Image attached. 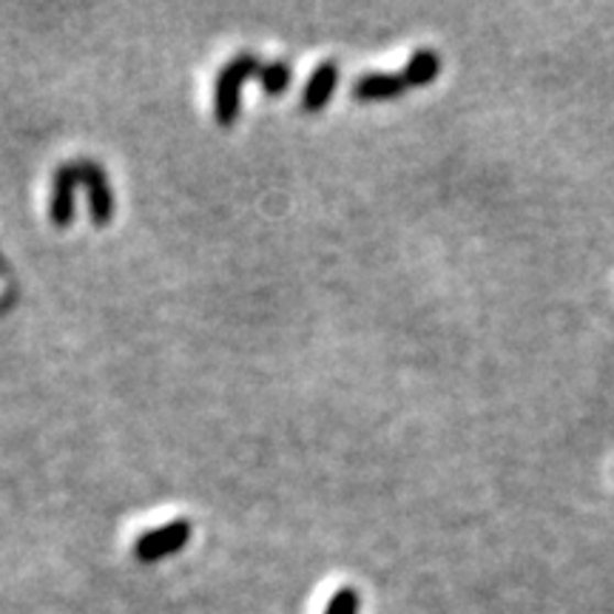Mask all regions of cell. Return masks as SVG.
<instances>
[{
    "instance_id": "obj_5",
    "label": "cell",
    "mask_w": 614,
    "mask_h": 614,
    "mask_svg": "<svg viewBox=\"0 0 614 614\" xmlns=\"http://www.w3.org/2000/svg\"><path fill=\"white\" fill-rule=\"evenodd\" d=\"M336 77H339V68H336V63L328 61V63H321V66H316V72L310 75V83H307L305 97H301V106H305L307 111L321 109V106L330 100V95H333Z\"/></svg>"
},
{
    "instance_id": "obj_8",
    "label": "cell",
    "mask_w": 614,
    "mask_h": 614,
    "mask_svg": "<svg viewBox=\"0 0 614 614\" xmlns=\"http://www.w3.org/2000/svg\"><path fill=\"white\" fill-rule=\"evenodd\" d=\"M260 80L262 86H265L267 95H282L287 83H290V66H287V63H271V66H262Z\"/></svg>"
},
{
    "instance_id": "obj_2",
    "label": "cell",
    "mask_w": 614,
    "mask_h": 614,
    "mask_svg": "<svg viewBox=\"0 0 614 614\" xmlns=\"http://www.w3.org/2000/svg\"><path fill=\"white\" fill-rule=\"evenodd\" d=\"M188 538H191V524H188V520H171L163 529L145 533L143 538L136 540L134 558L143 560V563H154V560L183 549V546L188 544Z\"/></svg>"
},
{
    "instance_id": "obj_9",
    "label": "cell",
    "mask_w": 614,
    "mask_h": 614,
    "mask_svg": "<svg viewBox=\"0 0 614 614\" xmlns=\"http://www.w3.org/2000/svg\"><path fill=\"white\" fill-rule=\"evenodd\" d=\"M325 614H359V594H355V589H341V592H336Z\"/></svg>"
},
{
    "instance_id": "obj_10",
    "label": "cell",
    "mask_w": 614,
    "mask_h": 614,
    "mask_svg": "<svg viewBox=\"0 0 614 614\" xmlns=\"http://www.w3.org/2000/svg\"><path fill=\"white\" fill-rule=\"evenodd\" d=\"M9 299V285L3 279H0V301Z\"/></svg>"
},
{
    "instance_id": "obj_7",
    "label": "cell",
    "mask_w": 614,
    "mask_h": 614,
    "mask_svg": "<svg viewBox=\"0 0 614 614\" xmlns=\"http://www.w3.org/2000/svg\"><path fill=\"white\" fill-rule=\"evenodd\" d=\"M438 68H441V61H438L436 52L421 48V52H416V55L409 57L402 77L407 86H427V83H432L438 77Z\"/></svg>"
},
{
    "instance_id": "obj_4",
    "label": "cell",
    "mask_w": 614,
    "mask_h": 614,
    "mask_svg": "<svg viewBox=\"0 0 614 614\" xmlns=\"http://www.w3.org/2000/svg\"><path fill=\"white\" fill-rule=\"evenodd\" d=\"M80 183V168L77 165H63L55 177V194H52V222L66 226L75 217V188Z\"/></svg>"
},
{
    "instance_id": "obj_6",
    "label": "cell",
    "mask_w": 614,
    "mask_h": 614,
    "mask_svg": "<svg viewBox=\"0 0 614 614\" xmlns=\"http://www.w3.org/2000/svg\"><path fill=\"white\" fill-rule=\"evenodd\" d=\"M404 77L396 75H368L362 80H355L353 95L359 100H387V97H398L404 91Z\"/></svg>"
},
{
    "instance_id": "obj_1",
    "label": "cell",
    "mask_w": 614,
    "mask_h": 614,
    "mask_svg": "<svg viewBox=\"0 0 614 614\" xmlns=\"http://www.w3.org/2000/svg\"><path fill=\"white\" fill-rule=\"evenodd\" d=\"M260 72H262V63L251 55L237 57V61L228 63V66L222 68V75H219V80H217V97H213V102H217L219 123L231 125L233 120H237L239 86H242V80H248V77H253V75L260 77Z\"/></svg>"
},
{
    "instance_id": "obj_3",
    "label": "cell",
    "mask_w": 614,
    "mask_h": 614,
    "mask_svg": "<svg viewBox=\"0 0 614 614\" xmlns=\"http://www.w3.org/2000/svg\"><path fill=\"white\" fill-rule=\"evenodd\" d=\"M80 168V183L89 188V197H91V219H95L97 226H106L114 213V205H111V194H109V185H106V177H102V171L97 168L95 163H77Z\"/></svg>"
}]
</instances>
